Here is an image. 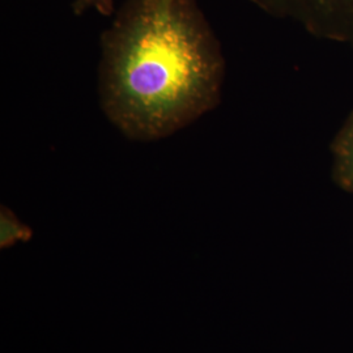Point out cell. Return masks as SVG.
Returning a JSON list of instances; mask_svg holds the SVG:
<instances>
[{
	"instance_id": "cell-3",
	"label": "cell",
	"mask_w": 353,
	"mask_h": 353,
	"mask_svg": "<svg viewBox=\"0 0 353 353\" xmlns=\"http://www.w3.org/2000/svg\"><path fill=\"white\" fill-rule=\"evenodd\" d=\"M332 156L336 183L353 195V113L332 144Z\"/></svg>"
},
{
	"instance_id": "cell-5",
	"label": "cell",
	"mask_w": 353,
	"mask_h": 353,
	"mask_svg": "<svg viewBox=\"0 0 353 353\" xmlns=\"http://www.w3.org/2000/svg\"><path fill=\"white\" fill-rule=\"evenodd\" d=\"M72 10L77 16L87 12L88 10H96L102 16H113L115 12L114 0H75Z\"/></svg>"
},
{
	"instance_id": "cell-2",
	"label": "cell",
	"mask_w": 353,
	"mask_h": 353,
	"mask_svg": "<svg viewBox=\"0 0 353 353\" xmlns=\"http://www.w3.org/2000/svg\"><path fill=\"white\" fill-rule=\"evenodd\" d=\"M280 19H290L322 39L353 48V0H250Z\"/></svg>"
},
{
	"instance_id": "cell-4",
	"label": "cell",
	"mask_w": 353,
	"mask_h": 353,
	"mask_svg": "<svg viewBox=\"0 0 353 353\" xmlns=\"http://www.w3.org/2000/svg\"><path fill=\"white\" fill-rule=\"evenodd\" d=\"M33 237V230L20 221L12 210L6 205L0 208V249H10L19 242H28Z\"/></svg>"
},
{
	"instance_id": "cell-1",
	"label": "cell",
	"mask_w": 353,
	"mask_h": 353,
	"mask_svg": "<svg viewBox=\"0 0 353 353\" xmlns=\"http://www.w3.org/2000/svg\"><path fill=\"white\" fill-rule=\"evenodd\" d=\"M225 62L198 0H125L102 33L99 94L128 139H164L217 106Z\"/></svg>"
}]
</instances>
